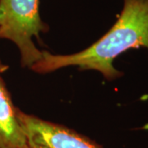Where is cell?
Instances as JSON below:
<instances>
[{
	"mask_svg": "<svg viewBox=\"0 0 148 148\" xmlns=\"http://www.w3.org/2000/svg\"><path fill=\"white\" fill-rule=\"evenodd\" d=\"M148 50V0H123L116 22L90 46L72 54H53L42 51V58L31 69L37 73H49L70 66L80 70H95L107 81L123 76L114 66L120 54L130 49Z\"/></svg>",
	"mask_w": 148,
	"mask_h": 148,
	"instance_id": "cell-1",
	"label": "cell"
},
{
	"mask_svg": "<svg viewBox=\"0 0 148 148\" xmlns=\"http://www.w3.org/2000/svg\"><path fill=\"white\" fill-rule=\"evenodd\" d=\"M49 32V25L41 19L39 0H0V39L16 45L23 68H32L42 58L33 37Z\"/></svg>",
	"mask_w": 148,
	"mask_h": 148,
	"instance_id": "cell-2",
	"label": "cell"
},
{
	"mask_svg": "<svg viewBox=\"0 0 148 148\" xmlns=\"http://www.w3.org/2000/svg\"><path fill=\"white\" fill-rule=\"evenodd\" d=\"M16 117L24 132L27 148H103L73 129L44 120L18 108Z\"/></svg>",
	"mask_w": 148,
	"mask_h": 148,
	"instance_id": "cell-3",
	"label": "cell"
},
{
	"mask_svg": "<svg viewBox=\"0 0 148 148\" xmlns=\"http://www.w3.org/2000/svg\"><path fill=\"white\" fill-rule=\"evenodd\" d=\"M8 66L0 59V148H27L26 138L16 117V108L2 74Z\"/></svg>",
	"mask_w": 148,
	"mask_h": 148,
	"instance_id": "cell-4",
	"label": "cell"
}]
</instances>
